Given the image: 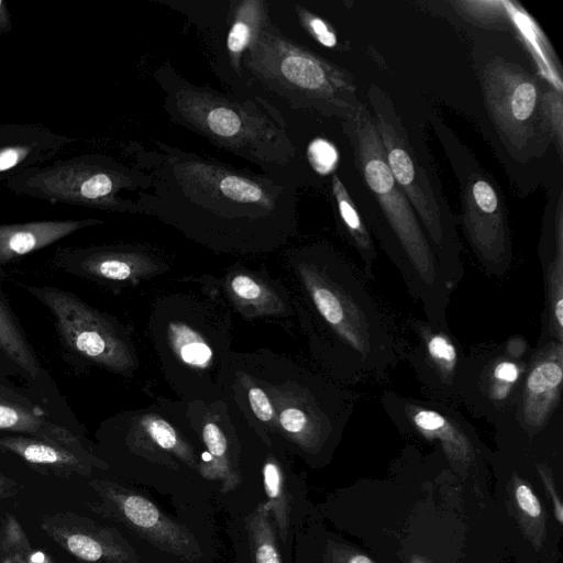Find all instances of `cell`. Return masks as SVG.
<instances>
[{
	"mask_svg": "<svg viewBox=\"0 0 563 563\" xmlns=\"http://www.w3.org/2000/svg\"><path fill=\"white\" fill-rule=\"evenodd\" d=\"M532 351L520 336L503 344L473 347L465 354L459 405L495 426L511 419Z\"/></svg>",
	"mask_w": 563,
	"mask_h": 563,
	"instance_id": "cell-9",
	"label": "cell"
},
{
	"mask_svg": "<svg viewBox=\"0 0 563 563\" xmlns=\"http://www.w3.org/2000/svg\"><path fill=\"white\" fill-rule=\"evenodd\" d=\"M0 451L10 452L25 463L60 476H89L93 467L104 464L84 448L38 437H1Z\"/></svg>",
	"mask_w": 563,
	"mask_h": 563,
	"instance_id": "cell-19",
	"label": "cell"
},
{
	"mask_svg": "<svg viewBox=\"0 0 563 563\" xmlns=\"http://www.w3.org/2000/svg\"><path fill=\"white\" fill-rule=\"evenodd\" d=\"M481 85L489 115L509 151L519 157L541 154L553 139L547 90L522 67L504 59L484 66Z\"/></svg>",
	"mask_w": 563,
	"mask_h": 563,
	"instance_id": "cell-8",
	"label": "cell"
},
{
	"mask_svg": "<svg viewBox=\"0 0 563 563\" xmlns=\"http://www.w3.org/2000/svg\"><path fill=\"white\" fill-rule=\"evenodd\" d=\"M202 439L208 453L198 465L199 473L207 479L220 481L222 493L234 490L241 482V476L230 463L223 432L216 423L208 422L203 427Z\"/></svg>",
	"mask_w": 563,
	"mask_h": 563,
	"instance_id": "cell-24",
	"label": "cell"
},
{
	"mask_svg": "<svg viewBox=\"0 0 563 563\" xmlns=\"http://www.w3.org/2000/svg\"><path fill=\"white\" fill-rule=\"evenodd\" d=\"M169 338L180 358L194 366H205L212 357L209 345L190 328L180 323L169 327Z\"/></svg>",
	"mask_w": 563,
	"mask_h": 563,
	"instance_id": "cell-30",
	"label": "cell"
},
{
	"mask_svg": "<svg viewBox=\"0 0 563 563\" xmlns=\"http://www.w3.org/2000/svg\"><path fill=\"white\" fill-rule=\"evenodd\" d=\"M102 223L101 219L88 218L0 224V263L22 257L49 246L79 230Z\"/></svg>",
	"mask_w": 563,
	"mask_h": 563,
	"instance_id": "cell-21",
	"label": "cell"
},
{
	"mask_svg": "<svg viewBox=\"0 0 563 563\" xmlns=\"http://www.w3.org/2000/svg\"><path fill=\"white\" fill-rule=\"evenodd\" d=\"M331 189L343 232L362 262L361 269L364 276L369 280L374 277V264L377 258L373 236L336 174L332 175Z\"/></svg>",
	"mask_w": 563,
	"mask_h": 563,
	"instance_id": "cell-22",
	"label": "cell"
},
{
	"mask_svg": "<svg viewBox=\"0 0 563 563\" xmlns=\"http://www.w3.org/2000/svg\"><path fill=\"white\" fill-rule=\"evenodd\" d=\"M249 400L255 416L262 421L268 422L274 417V409L265 393L258 387L249 390Z\"/></svg>",
	"mask_w": 563,
	"mask_h": 563,
	"instance_id": "cell-37",
	"label": "cell"
},
{
	"mask_svg": "<svg viewBox=\"0 0 563 563\" xmlns=\"http://www.w3.org/2000/svg\"><path fill=\"white\" fill-rule=\"evenodd\" d=\"M143 424L147 435L156 445L163 450L174 453L188 465H195V459L191 450L179 440L177 433L169 423L159 418H151Z\"/></svg>",
	"mask_w": 563,
	"mask_h": 563,
	"instance_id": "cell-31",
	"label": "cell"
},
{
	"mask_svg": "<svg viewBox=\"0 0 563 563\" xmlns=\"http://www.w3.org/2000/svg\"><path fill=\"white\" fill-rule=\"evenodd\" d=\"M539 472L541 474V477H542V481H543L544 485L551 492V496H552V500H553V507H554L555 519L558 520V522L560 525H562L563 523V507H562V504L560 501V498L556 496L555 490L553 489L552 482H551V479L548 477V475L544 472V467H540Z\"/></svg>",
	"mask_w": 563,
	"mask_h": 563,
	"instance_id": "cell-38",
	"label": "cell"
},
{
	"mask_svg": "<svg viewBox=\"0 0 563 563\" xmlns=\"http://www.w3.org/2000/svg\"><path fill=\"white\" fill-rule=\"evenodd\" d=\"M233 292L246 301H262L265 298V291L253 278L245 275H238L231 280Z\"/></svg>",
	"mask_w": 563,
	"mask_h": 563,
	"instance_id": "cell-35",
	"label": "cell"
},
{
	"mask_svg": "<svg viewBox=\"0 0 563 563\" xmlns=\"http://www.w3.org/2000/svg\"><path fill=\"white\" fill-rule=\"evenodd\" d=\"M0 563H53L36 549L18 519L7 515L0 526Z\"/></svg>",
	"mask_w": 563,
	"mask_h": 563,
	"instance_id": "cell-27",
	"label": "cell"
},
{
	"mask_svg": "<svg viewBox=\"0 0 563 563\" xmlns=\"http://www.w3.org/2000/svg\"><path fill=\"white\" fill-rule=\"evenodd\" d=\"M307 157L311 167L320 175L332 173L339 162L335 146L321 137L314 139L309 143Z\"/></svg>",
	"mask_w": 563,
	"mask_h": 563,
	"instance_id": "cell-32",
	"label": "cell"
},
{
	"mask_svg": "<svg viewBox=\"0 0 563 563\" xmlns=\"http://www.w3.org/2000/svg\"><path fill=\"white\" fill-rule=\"evenodd\" d=\"M384 410L406 432L437 442L454 463L468 464L476 454V434L457 407L417 399L391 390L382 395Z\"/></svg>",
	"mask_w": 563,
	"mask_h": 563,
	"instance_id": "cell-13",
	"label": "cell"
},
{
	"mask_svg": "<svg viewBox=\"0 0 563 563\" xmlns=\"http://www.w3.org/2000/svg\"><path fill=\"white\" fill-rule=\"evenodd\" d=\"M53 424L46 420L42 408L23 398L0 402V430L49 439Z\"/></svg>",
	"mask_w": 563,
	"mask_h": 563,
	"instance_id": "cell-26",
	"label": "cell"
},
{
	"mask_svg": "<svg viewBox=\"0 0 563 563\" xmlns=\"http://www.w3.org/2000/svg\"><path fill=\"white\" fill-rule=\"evenodd\" d=\"M368 100L388 168L413 208L441 272L453 289L462 280L464 268L459 241L443 207V198L431 167L410 143L386 93L376 85H372L368 88Z\"/></svg>",
	"mask_w": 563,
	"mask_h": 563,
	"instance_id": "cell-6",
	"label": "cell"
},
{
	"mask_svg": "<svg viewBox=\"0 0 563 563\" xmlns=\"http://www.w3.org/2000/svg\"><path fill=\"white\" fill-rule=\"evenodd\" d=\"M516 501L522 512L533 519H539L542 514V508L539 499L532 492L529 485L518 483L515 490Z\"/></svg>",
	"mask_w": 563,
	"mask_h": 563,
	"instance_id": "cell-36",
	"label": "cell"
},
{
	"mask_svg": "<svg viewBox=\"0 0 563 563\" xmlns=\"http://www.w3.org/2000/svg\"><path fill=\"white\" fill-rule=\"evenodd\" d=\"M400 355L411 366L428 399L459 407L457 388L465 358L449 327L410 317L398 329Z\"/></svg>",
	"mask_w": 563,
	"mask_h": 563,
	"instance_id": "cell-11",
	"label": "cell"
},
{
	"mask_svg": "<svg viewBox=\"0 0 563 563\" xmlns=\"http://www.w3.org/2000/svg\"><path fill=\"white\" fill-rule=\"evenodd\" d=\"M54 263L81 277L112 282L135 279L155 269L148 256L121 246L63 247Z\"/></svg>",
	"mask_w": 563,
	"mask_h": 563,
	"instance_id": "cell-18",
	"label": "cell"
},
{
	"mask_svg": "<svg viewBox=\"0 0 563 563\" xmlns=\"http://www.w3.org/2000/svg\"><path fill=\"white\" fill-rule=\"evenodd\" d=\"M295 11L300 24L306 32L313 37V40L325 47L336 46V35L332 27L322 18L300 5H295Z\"/></svg>",
	"mask_w": 563,
	"mask_h": 563,
	"instance_id": "cell-33",
	"label": "cell"
},
{
	"mask_svg": "<svg viewBox=\"0 0 563 563\" xmlns=\"http://www.w3.org/2000/svg\"><path fill=\"white\" fill-rule=\"evenodd\" d=\"M272 517V506L265 501L246 518V529L255 563H282Z\"/></svg>",
	"mask_w": 563,
	"mask_h": 563,
	"instance_id": "cell-28",
	"label": "cell"
},
{
	"mask_svg": "<svg viewBox=\"0 0 563 563\" xmlns=\"http://www.w3.org/2000/svg\"><path fill=\"white\" fill-rule=\"evenodd\" d=\"M243 70L292 108L345 120L361 102L350 73L286 37L269 19L244 53Z\"/></svg>",
	"mask_w": 563,
	"mask_h": 563,
	"instance_id": "cell-5",
	"label": "cell"
},
{
	"mask_svg": "<svg viewBox=\"0 0 563 563\" xmlns=\"http://www.w3.org/2000/svg\"><path fill=\"white\" fill-rule=\"evenodd\" d=\"M563 383V343L538 340L511 418L527 437H534L560 420Z\"/></svg>",
	"mask_w": 563,
	"mask_h": 563,
	"instance_id": "cell-15",
	"label": "cell"
},
{
	"mask_svg": "<svg viewBox=\"0 0 563 563\" xmlns=\"http://www.w3.org/2000/svg\"><path fill=\"white\" fill-rule=\"evenodd\" d=\"M75 141L35 123L0 124V183L49 162Z\"/></svg>",
	"mask_w": 563,
	"mask_h": 563,
	"instance_id": "cell-17",
	"label": "cell"
},
{
	"mask_svg": "<svg viewBox=\"0 0 563 563\" xmlns=\"http://www.w3.org/2000/svg\"><path fill=\"white\" fill-rule=\"evenodd\" d=\"M155 145L134 151L151 181L131 198L132 213L200 236H279L295 227L298 196L291 185L158 141Z\"/></svg>",
	"mask_w": 563,
	"mask_h": 563,
	"instance_id": "cell-1",
	"label": "cell"
},
{
	"mask_svg": "<svg viewBox=\"0 0 563 563\" xmlns=\"http://www.w3.org/2000/svg\"><path fill=\"white\" fill-rule=\"evenodd\" d=\"M12 30V19L9 7L5 1L0 0V35L7 34Z\"/></svg>",
	"mask_w": 563,
	"mask_h": 563,
	"instance_id": "cell-39",
	"label": "cell"
},
{
	"mask_svg": "<svg viewBox=\"0 0 563 563\" xmlns=\"http://www.w3.org/2000/svg\"><path fill=\"white\" fill-rule=\"evenodd\" d=\"M42 530L71 556L87 563H133L129 544L113 530L73 512L41 521Z\"/></svg>",
	"mask_w": 563,
	"mask_h": 563,
	"instance_id": "cell-16",
	"label": "cell"
},
{
	"mask_svg": "<svg viewBox=\"0 0 563 563\" xmlns=\"http://www.w3.org/2000/svg\"><path fill=\"white\" fill-rule=\"evenodd\" d=\"M346 563H374L368 556L364 554H354L349 558Z\"/></svg>",
	"mask_w": 563,
	"mask_h": 563,
	"instance_id": "cell-41",
	"label": "cell"
},
{
	"mask_svg": "<svg viewBox=\"0 0 563 563\" xmlns=\"http://www.w3.org/2000/svg\"><path fill=\"white\" fill-rule=\"evenodd\" d=\"M539 257L544 282V311L539 340L563 343V227L561 196L551 231L543 232Z\"/></svg>",
	"mask_w": 563,
	"mask_h": 563,
	"instance_id": "cell-20",
	"label": "cell"
},
{
	"mask_svg": "<svg viewBox=\"0 0 563 563\" xmlns=\"http://www.w3.org/2000/svg\"><path fill=\"white\" fill-rule=\"evenodd\" d=\"M157 80L172 120L219 148L256 164L284 166L296 156L280 113L262 98L236 100L162 68Z\"/></svg>",
	"mask_w": 563,
	"mask_h": 563,
	"instance_id": "cell-4",
	"label": "cell"
},
{
	"mask_svg": "<svg viewBox=\"0 0 563 563\" xmlns=\"http://www.w3.org/2000/svg\"><path fill=\"white\" fill-rule=\"evenodd\" d=\"M263 483L268 498L267 503L272 506V512L277 523L279 538L285 542L288 534L290 505L284 475L273 460H267L263 466Z\"/></svg>",
	"mask_w": 563,
	"mask_h": 563,
	"instance_id": "cell-29",
	"label": "cell"
},
{
	"mask_svg": "<svg viewBox=\"0 0 563 563\" xmlns=\"http://www.w3.org/2000/svg\"><path fill=\"white\" fill-rule=\"evenodd\" d=\"M48 308L64 343L74 352L117 372L134 363L112 323L74 294L51 286H25Z\"/></svg>",
	"mask_w": 563,
	"mask_h": 563,
	"instance_id": "cell-10",
	"label": "cell"
},
{
	"mask_svg": "<svg viewBox=\"0 0 563 563\" xmlns=\"http://www.w3.org/2000/svg\"><path fill=\"white\" fill-rule=\"evenodd\" d=\"M464 235L483 269L493 277L506 276L512 263V245L506 207L493 181L481 169L462 183Z\"/></svg>",
	"mask_w": 563,
	"mask_h": 563,
	"instance_id": "cell-12",
	"label": "cell"
},
{
	"mask_svg": "<svg viewBox=\"0 0 563 563\" xmlns=\"http://www.w3.org/2000/svg\"><path fill=\"white\" fill-rule=\"evenodd\" d=\"M343 130L356 168L387 222L386 252L426 319L434 325L449 327L446 313L452 288L413 208L388 168L373 115L364 103L360 102L343 120Z\"/></svg>",
	"mask_w": 563,
	"mask_h": 563,
	"instance_id": "cell-3",
	"label": "cell"
},
{
	"mask_svg": "<svg viewBox=\"0 0 563 563\" xmlns=\"http://www.w3.org/2000/svg\"><path fill=\"white\" fill-rule=\"evenodd\" d=\"M100 498L97 510L124 525L155 547L185 560L195 561L201 550L194 534L168 518L147 498L107 481H90Z\"/></svg>",
	"mask_w": 563,
	"mask_h": 563,
	"instance_id": "cell-14",
	"label": "cell"
},
{
	"mask_svg": "<svg viewBox=\"0 0 563 563\" xmlns=\"http://www.w3.org/2000/svg\"><path fill=\"white\" fill-rule=\"evenodd\" d=\"M18 490L16 482L0 474V497H9Z\"/></svg>",
	"mask_w": 563,
	"mask_h": 563,
	"instance_id": "cell-40",
	"label": "cell"
},
{
	"mask_svg": "<svg viewBox=\"0 0 563 563\" xmlns=\"http://www.w3.org/2000/svg\"><path fill=\"white\" fill-rule=\"evenodd\" d=\"M324 260L299 271L332 335L339 375L349 384L380 382L401 360L398 329L360 267L334 254Z\"/></svg>",
	"mask_w": 563,
	"mask_h": 563,
	"instance_id": "cell-2",
	"label": "cell"
},
{
	"mask_svg": "<svg viewBox=\"0 0 563 563\" xmlns=\"http://www.w3.org/2000/svg\"><path fill=\"white\" fill-rule=\"evenodd\" d=\"M279 423L285 431L303 442L310 441L316 435V426L310 422L307 413L298 408L284 409L279 415Z\"/></svg>",
	"mask_w": 563,
	"mask_h": 563,
	"instance_id": "cell-34",
	"label": "cell"
},
{
	"mask_svg": "<svg viewBox=\"0 0 563 563\" xmlns=\"http://www.w3.org/2000/svg\"><path fill=\"white\" fill-rule=\"evenodd\" d=\"M150 181L139 167L103 154H82L29 168L7 180L4 187L52 205L132 213V199L122 194L145 190Z\"/></svg>",
	"mask_w": 563,
	"mask_h": 563,
	"instance_id": "cell-7",
	"label": "cell"
},
{
	"mask_svg": "<svg viewBox=\"0 0 563 563\" xmlns=\"http://www.w3.org/2000/svg\"><path fill=\"white\" fill-rule=\"evenodd\" d=\"M0 349L31 378L41 372L40 362L0 295Z\"/></svg>",
	"mask_w": 563,
	"mask_h": 563,
	"instance_id": "cell-25",
	"label": "cell"
},
{
	"mask_svg": "<svg viewBox=\"0 0 563 563\" xmlns=\"http://www.w3.org/2000/svg\"><path fill=\"white\" fill-rule=\"evenodd\" d=\"M231 5V24L225 47L233 70L240 75L244 53L269 18L264 0L233 1Z\"/></svg>",
	"mask_w": 563,
	"mask_h": 563,
	"instance_id": "cell-23",
	"label": "cell"
}]
</instances>
